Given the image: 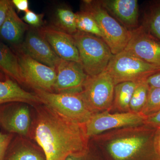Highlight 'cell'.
<instances>
[{
    "mask_svg": "<svg viewBox=\"0 0 160 160\" xmlns=\"http://www.w3.org/2000/svg\"><path fill=\"white\" fill-rule=\"evenodd\" d=\"M138 82H123L115 86L114 98L111 110L114 109L121 112H131L130 101Z\"/></svg>",
    "mask_w": 160,
    "mask_h": 160,
    "instance_id": "obj_20",
    "label": "cell"
},
{
    "mask_svg": "<svg viewBox=\"0 0 160 160\" xmlns=\"http://www.w3.org/2000/svg\"><path fill=\"white\" fill-rule=\"evenodd\" d=\"M157 129L155 136V147L160 160V127Z\"/></svg>",
    "mask_w": 160,
    "mask_h": 160,
    "instance_id": "obj_33",
    "label": "cell"
},
{
    "mask_svg": "<svg viewBox=\"0 0 160 160\" xmlns=\"http://www.w3.org/2000/svg\"><path fill=\"white\" fill-rule=\"evenodd\" d=\"M4 160H46L43 149L29 138L15 135L8 146Z\"/></svg>",
    "mask_w": 160,
    "mask_h": 160,
    "instance_id": "obj_17",
    "label": "cell"
},
{
    "mask_svg": "<svg viewBox=\"0 0 160 160\" xmlns=\"http://www.w3.org/2000/svg\"><path fill=\"white\" fill-rule=\"evenodd\" d=\"M146 117L141 113L113 112L106 111L95 113L85 124L86 135L89 138L115 129L144 125Z\"/></svg>",
    "mask_w": 160,
    "mask_h": 160,
    "instance_id": "obj_9",
    "label": "cell"
},
{
    "mask_svg": "<svg viewBox=\"0 0 160 160\" xmlns=\"http://www.w3.org/2000/svg\"><path fill=\"white\" fill-rule=\"evenodd\" d=\"M41 102L65 117L86 124L93 115L81 92L58 93L34 89Z\"/></svg>",
    "mask_w": 160,
    "mask_h": 160,
    "instance_id": "obj_5",
    "label": "cell"
},
{
    "mask_svg": "<svg viewBox=\"0 0 160 160\" xmlns=\"http://www.w3.org/2000/svg\"><path fill=\"white\" fill-rule=\"evenodd\" d=\"M5 105H2V106H0V120H1V115H2V112L3 109H4Z\"/></svg>",
    "mask_w": 160,
    "mask_h": 160,
    "instance_id": "obj_35",
    "label": "cell"
},
{
    "mask_svg": "<svg viewBox=\"0 0 160 160\" xmlns=\"http://www.w3.org/2000/svg\"><path fill=\"white\" fill-rule=\"evenodd\" d=\"M34 112L28 138L42 148L46 160H66L89 151L85 124L65 117L49 107L33 106Z\"/></svg>",
    "mask_w": 160,
    "mask_h": 160,
    "instance_id": "obj_1",
    "label": "cell"
},
{
    "mask_svg": "<svg viewBox=\"0 0 160 160\" xmlns=\"http://www.w3.org/2000/svg\"><path fill=\"white\" fill-rule=\"evenodd\" d=\"M160 110V88L149 87L148 98L141 113L147 117Z\"/></svg>",
    "mask_w": 160,
    "mask_h": 160,
    "instance_id": "obj_25",
    "label": "cell"
},
{
    "mask_svg": "<svg viewBox=\"0 0 160 160\" xmlns=\"http://www.w3.org/2000/svg\"><path fill=\"white\" fill-rule=\"evenodd\" d=\"M14 49H19L33 59L55 69L61 60L38 29L32 27L26 33L21 46Z\"/></svg>",
    "mask_w": 160,
    "mask_h": 160,
    "instance_id": "obj_13",
    "label": "cell"
},
{
    "mask_svg": "<svg viewBox=\"0 0 160 160\" xmlns=\"http://www.w3.org/2000/svg\"><path fill=\"white\" fill-rule=\"evenodd\" d=\"M38 29L61 59L80 63L79 54L72 35L52 26H42Z\"/></svg>",
    "mask_w": 160,
    "mask_h": 160,
    "instance_id": "obj_14",
    "label": "cell"
},
{
    "mask_svg": "<svg viewBox=\"0 0 160 160\" xmlns=\"http://www.w3.org/2000/svg\"><path fill=\"white\" fill-rule=\"evenodd\" d=\"M142 26L160 42V0L150 2L145 11Z\"/></svg>",
    "mask_w": 160,
    "mask_h": 160,
    "instance_id": "obj_22",
    "label": "cell"
},
{
    "mask_svg": "<svg viewBox=\"0 0 160 160\" xmlns=\"http://www.w3.org/2000/svg\"><path fill=\"white\" fill-rule=\"evenodd\" d=\"M30 27L18 16L11 2L6 19L0 28V39L12 49L18 48Z\"/></svg>",
    "mask_w": 160,
    "mask_h": 160,
    "instance_id": "obj_16",
    "label": "cell"
},
{
    "mask_svg": "<svg viewBox=\"0 0 160 160\" xmlns=\"http://www.w3.org/2000/svg\"><path fill=\"white\" fill-rule=\"evenodd\" d=\"M78 31L88 33L103 39V35L96 21L87 12L81 10L76 13Z\"/></svg>",
    "mask_w": 160,
    "mask_h": 160,
    "instance_id": "obj_23",
    "label": "cell"
},
{
    "mask_svg": "<svg viewBox=\"0 0 160 160\" xmlns=\"http://www.w3.org/2000/svg\"><path fill=\"white\" fill-rule=\"evenodd\" d=\"M13 102L25 103L32 106L42 104L34 92L24 90L16 82L6 76L5 81H0V106Z\"/></svg>",
    "mask_w": 160,
    "mask_h": 160,
    "instance_id": "obj_18",
    "label": "cell"
},
{
    "mask_svg": "<svg viewBox=\"0 0 160 160\" xmlns=\"http://www.w3.org/2000/svg\"><path fill=\"white\" fill-rule=\"evenodd\" d=\"M131 31L125 50L160 69V42L142 26Z\"/></svg>",
    "mask_w": 160,
    "mask_h": 160,
    "instance_id": "obj_10",
    "label": "cell"
},
{
    "mask_svg": "<svg viewBox=\"0 0 160 160\" xmlns=\"http://www.w3.org/2000/svg\"><path fill=\"white\" fill-rule=\"evenodd\" d=\"M52 25L54 28L73 35L78 31L76 14L70 8L60 7L55 12Z\"/></svg>",
    "mask_w": 160,
    "mask_h": 160,
    "instance_id": "obj_21",
    "label": "cell"
},
{
    "mask_svg": "<svg viewBox=\"0 0 160 160\" xmlns=\"http://www.w3.org/2000/svg\"><path fill=\"white\" fill-rule=\"evenodd\" d=\"M12 49L18 60L24 84L33 90L54 92L57 78L56 69L39 62L19 49Z\"/></svg>",
    "mask_w": 160,
    "mask_h": 160,
    "instance_id": "obj_8",
    "label": "cell"
},
{
    "mask_svg": "<svg viewBox=\"0 0 160 160\" xmlns=\"http://www.w3.org/2000/svg\"><path fill=\"white\" fill-rule=\"evenodd\" d=\"M157 129L143 125L113 129L90 138L89 144L112 160H160L155 147Z\"/></svg>",
    "mask_w": 160,
    "mask_h": 160,
    "instance_id": "obj_2",
    "label": "cell"
},
{
    "mask_svg": "<svg viewBox=\"0 0 160 160\" xmlns=\"http://www.w3.org/2000/svg\"><path fill=\"white\" fill-rule=\"evenodd\" d=\"M43 14H38L34 12L29 10L25 12L23 19L25 23L32 28L39 29L43 26Z\"/></svg>",
    "mask_w": 160,
    "mask_h": 160,
    "instance_id": "obj_26",
    "label": "cell"
},
{
    "mask_svg": "<svg viewBox=\"0 0 160 160\" xmlns=\"http://www.w3.org/2000/svg\"><path fill=\"white\" fill-rule=\"evenodd\" d=\"M29 105L22 102L5 104L0 126L6 132L28 138L32 122Z\"/></svg>",
    "mask_w": 160,
    "mask_h": 160,
    "instance_id": "obj_11",
    "label": "cell"
},
{
    "mask_svg": "<svg viewBox=\"0 0 160 160\" xmlns=\"http://www.w3.org/2000/svg\"><path fill=\"white\" fill-rule=\"evenodd\" d=\"M146 81L149 87L160 88V71L149 76Z\"/></svg>",
    "mask_w": 160,
    "mask_h": 160,
    "instance_id": "obj_31",
    "label": "cell"
},
{
    "mask_svg": "<svg viewBox=\"0 0 160 160\" xmlns=\"http://www.w3.org/2000/svg\"><path fill=\"white\" fill-rule=\"evenodd\" d=\"M11 2L8 0H0V28L6 19Z\"/></svg>",
    "mask_w": 160,
    "mask_h": 160,
    "instance_id": "obj_29",
    "label": "cell"
},
{
    "mask_svg": "<svg viewBox=\"0 0 160 160\" xmlns=\"http://www.w3.org/2000/svg\"><path fill=\"white\" fill-rule=\"evenodd\" d=\"M115 85L126 82H138L146 79L160 69L124 50L113 55L106 69Z\"/></svg>",
    "mask_w": 160,
    "mask_h": 160,
    "instance_id": "obj_6",
    "label": "cell"
},
{
    "mask_svg": "<svg viewBox=\"0 0 160 160\" xmlns=\"http://www.w3.org/2000/svg\"><path fill=\"white\" fill-rule=\"evenodd\" d=\"M149 89V86L146 79L138 82L130 101V111L141 113L147 102Z\"/></svg>",
    "mask_w": 160,
    "mask_h": 160,
    "instance_id": "obj_24",
    "label": "cell"
},
{
    "mask_svg": "<svg viewBox=\"0 0 160 160\" xmlns=\"http://www.w3.org/2000/svg\"><path fill=\"white\" fill-rule=\"evenodd\" d=\"M115 86L112 78L107 71L93 76H88L81 92L93 114L111 111Z\"/></svg>",
    "mask_w": 160,
    "mask_h": 160,
    "instance_id": "obj_7",
    "label": "cell"
},
{
    "mask_svg": "<svg viewBox=\"0 0 160 160\" xmlns=\"http://www.w3.org/2000/svg\"><path fill=\"white\" fill-rule=\"evenodd\" d=\"M6 76L2 72H0V81H4L6 79Z\"/></svg>",
    "mask_w": 160,
    "mask_h": 160,
    "instance_id": "obj_34",
    "label": "cell"
},
{
    "mask_svg": "<svg viewBox=\"0 0 160 160\" xmlns=\"http://www.w3.org/2000/svg\"><path fill=\"white\" fill-rule=\"evenodd\" d=\"M82 10L89 13L96 21L102 33L103 40L109 46L112 54H117L126 48L131 31L112 16L101 1H83Z\"/></svg>",
    "mask_w": 160,
    "mask_h": 160,
    "instance_id": "obj_3",
    "label": "cell"
},
{
    "mask_svg": "<svg viewBox=\"0 0 160 160\" xmlns=\"http://www.w3.org/2000/svg\"><path fill=\"white\" fill-rule=\"evenodd\" d=\"M144 125L152 128L160 127V110L153 114L147 116Z\"/></svg>",
    "mask_w": 160,
    "mask_h": 160,
    "instance_id": "obj_28",
    "label": "cell"
},
{
    "mask_svg": "<svg viewBox=\"0 0 160 160\" xmlns=\"http://www.w3.org/2000/svg\"><path fill=\"white\" fill-rule=\"evenodd\" d=\"M72 36L78 51L80 63L86 74L93 76L106 71L113 54L105 41L78 31Z\"/></svg>",
    "mask_w": 160,
    "mask_h": 160,
    "instance_id": "obj_4",
    "label": "cell"
},
{
    "mask_svg": "<svg viewBox=\"0 0 160 160\" xmlns=\"http://www.w3.org/2000/svg\"><path fill=\"white\" fill-rule=\"evenodd\" d=\"M15 134L0 132V160H4L6 149Z\"/></svg>",
    "mask_w": 160,
    "mask_h": 160,
    "instance_id": "obj_27",
    "label": "cell"
},
{
    "mask_svg": "<svg viewBox=\"0 0 160 160\" xmlns=\"http://www.w3.org/2000/svg\"><path fill=\"white\" fill-rule=\"evenodd\" d=\"M92 151L89 148V151L86 153L69 156L66 160H92Z\"/></svg>",
    "mask_w": 160,
    "mask_h": 160,
    "instance_id": "obj_32",
    "label": "cell"
},
{
    "mask_svg": "<svg viewBox=\"0 0 160 160\" xmlns=\"http://www.w3.org/2000/svg\"><path fill=\"white\" fill-rule=\"evenodd\" d=\"M56 70L55 93H74L82 91L88 75L81 63L61 59Z\"/></svg>",
    "mask_w": 160,
    "mask_h": 160,
    "instance_id": "obj_12",
    "label": "cell"
},
{
    "mask_svg": "<svg viewBox=\"0 0 160 160\" xmlns=\"http://www.w3.org/2000/svg\"><path fill=\"white\" fill-rule=\"evenodd\" d=\"M101 2L109 14L128 30L138 27L137 0H102Z\"/></svg>",
    "mask_w": 160,
    "mask_h": 160,
    "instance_id": "obj_15",
    "label": "cell"
},
{
    "mask_svg": "<svg viewBox=\"0 0 160 160\" xmlns=\"http://www.w3.org/2000/svg\"><path fill=\"white\" fill-rule=\"evenodd\" d=\"M0 72L19 85H25L17 56L12 49L0 39Z\"/></svg>",
    "mask_w": 160,
    "mask_h": 160,
    "instance_id": "obj_19",
    "label": "cell"
},
{
    "mask_svg": "<svg viewBox=\"0 0 160 160\" xmlns=\"http://www.w3.org/2000/svg\"><path fill=\"white\" fill-rule=\"evenodd\" d=\"M11 2L13 6H15L19 12L23 11L26 12L29 10V2L28 0H12Z\"/></svg>",
    "mask_w": 160,
    "mask_h": 160,
    "instance_id": "obj_30",
    "label": "cell"
}]
</instances>
